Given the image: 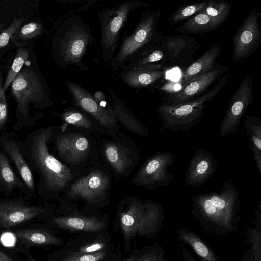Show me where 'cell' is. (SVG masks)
Segmentation results:
<instances>
[{"label": "cell", "mask_w": 261, "mask_h": 261, "mask_svg": "<svg viewBox=\"0 0 261 261\" xmlns=\"http://www.w3.org/2000/svg\"><path fill=\"white\" fill-rule=\"evenodd\" d=\"M61 118L67 124L85 129H92L93 123L84 113L73 109H68L60 114Z\"/></svg>", "instance_id": "74e56055"}, {"label": "cell", "mask_w": 261, "mask_h": 261, "mask_svg": "<svg viewBox=\"0 0 261 261\" xmlns=\"http://www.w3.org/2000/svg\"><path fill=\"white\" fill-rule=\"evenodd\" d=\"M33 45L34 44L32 43L19 46L16 55L4 83L3 90L4 91L10 86L13 80L33 53V49L34 48L33 47Z\"/></svg>", "instance_id": "d6a6232c"}, {"label": "cell", "mask_w": 261, "mask_h": 261, "mask_svg": "<svg viewBox=\"0 0 261 261\" xmlns=\"http://www.w3.org/2000/svg\"><path fill=\"white\" fill-rule=\"evenodd\" d=\"M58 254L57 261H119L121 258L117 248L97 253L63 248Z\"/></svg>", "instance_id": "d4e9b609"}, {"label": "cell", "mask_w": 261, "mask_h": 261, "mask_svg": "<svg viewBox=\"0 0 261 261\" xmlns=\"http://www.w3.org/2000/svg\"><path fill=\"white\" fill-rule=\"evenodd\" d=\"M229 74L221 77L212 88L194 99L176 105L161 104L156 112L164 127L174 133L188 130L201 120L214 97L225 86Z\"/></svg>", "instance_id": "277c9868"}, {"label": "cell", "mask_w": 261, "mask_h": 261, "mask_svg": "<svg viewBox=\"0 0 261 261\" xmlns=\"http://www.w3.org/2000/svg\"><path fill=\"white\" fill-rule=\"evenodd\" d=\"M109 185V177L102 171L95 170L73 182L67 194L69 198L95 203L104 197Z\"/></svg>", "instance_id": "5bb4252c"}, {"label": "cell", "mask_w": 261, "mask_h": 261, "mask_svg": "<svg viewBox=\"0 0 261 261\" xmlns=\"http://www.w3.org/2000/svg\"><path fill=\"white\" fill-rule=\"evenodd\" d=\"M166 64L169 60L160 42L144 50L129 61L124 68L156 63Z\"/></svg>", "instance_id": "f546056e"}, {"label": "cell", "mask_w": 261, "mask_h": 261, "mask_svg": "<svg viewBox=\"0 0 261 261\" xmlns=\"http://www.w3.org/2000/svg\"><path fill=\"white\" fill-rule=\"evenodd\" d=\"M16 190L20 191L24 199L33 198L21 178L14 171L0 142V193L9 195Z\"/></svg>", "instance_id": "44dd1931"}, {"label": "cell", "mask_w": 261, "mask_h": 261, "mask_svg": "<svg viewBox=\"0 0 261 261\" xmlns=\"http://www.w3.org/2000/svg\"><path fill=\"white\" fill-rule=\"evenodd\" d=\"M206 3V2L202 1L181 7L170 16L167 21L168 24L173 25L189 17H192L203 9Z\"/></svg>", "instance_id": "d590c367"}, {"label": "cell", "mask_w": 261, "mask_h": 261, "mask_svg": "<svg viewBox=\"0 0 261 261\" xmlns=\"http://www.w3.org/2000/svg\"><path fill=\"white\" fill-rule=\"evenodd\" d=\"M163 63H154L132 67H125L119 77L128 86L142 89L153 85L165 75Z\"/></svg>", "instance_id": "ffe728a7"}, {"label": "cell", "mask_w": 261, "mask_h": 261, "mask_svg": "<svg viewBox=\"0 0 261 261\" xmlns=\"http://www.w3.org/2000/svg\"><path fill=\"white\" fill-rule=\"evenodd\" d=\"M221 51L219 44L211 45L199 58L185 70L180 80L181 87L194 78L214 69L217 66L216 60Z\"/></svg>", "instance_id": "cb8c5ba5"}, {"label": "cell", "mask_w": 261, "mask_h": 261, "mask_svg": "<svg viewBox=\"0 0 261 261\" xmlns=\"http://www.w3.org/2000/svg\"><path fill=\"white\" fill-rule=\"evenodd\" d=\"M9 4L0 6V57L6 51L16 46L14 38L23 24L31 21L34 4Z\"/></svg>", "instance_id": "30bf717a"}, {"label": "cell", "mask_w": 261, "mask_h": 261, "mask_svg": "<svg viewBox=\"0 0 261 261\" xmlns=\"http://www.w3.org/2000/svg\"><path fill=\"white\" fill-rule=\"evenodd\" d=\"M54 41L55 57L62 66H83L82 59L92 41L89 27L81 18L65 21Z\"/></svg>", "instance_id": "8992f818"}, {"label": "cell", "mask_w": 261, "mask_h": 261, "mask_svg": "<svg viewBox=\"0 0 261 261\" xmlns=\"http://www.w3.org/2000/svg\"><path fill=\"white\" fill-rule=\"evenodd\" d=\"M124 261H166L161 249L150 248L137 252Z\"/></svg>", "instance_id": "f35d334b"}, {"label": "cell", "mask_w": 261, "mask_h": 261, "mask_svg": "<svg viewBox=\"0 0 261 261\" xmlns=\"http://www.w3.org/2000/svg\"><path fill=\"white\" fill-rule=\"evenodd\" d=\"M1 241L5 245L11 246L15 243V238L12 233H6L2 236Z\"/></svg>", "instance_id": "60d3db41"}, {"label": "cell", "mask_w": 261, "mask_h": 261, "mask_svg": "<svg viewBox=\"0 0 261 261\" xmlns=\"http://www.w3.org/2000/svg\"><path fill=\"white\" fill-rule=\"evenodd\" d=\"M253 102V84L247 76L233 93L220 127L219 135L226 137L238 130L248 107Z\"/></svg>", "instance_id": "7c38bea8"}, {"label": "cell", "mask_w": 261, "mask_h": 261, "mask_svg": "<svg viewBox=\"0 0 261 261\" xmlns=\"http://www.w3.org/2000/svg\"><path fill=\"white\" fill-rule=\"evenodd\" d=\"M3 86L4 83H3L2 68L0 65V97L2 93L5 92V91L3 90Z\"/></svg>", "instance_id": "bcb514c9"}, {"label": "cell", "mask_w": 261, "mask_h": 261, "mask_svg": "<svg viewBox=\"0 0 261 261\" xmlns=\"http://www.w3.org/2000/svg\"><path fill=\"white\" fill-rule=\"evenodd\" d=\"M103 154L109 164L119 174H124L132 165L129 153L116 143H106L103 148Z\"/></svg>", "instance_id": "484cf974"}, {"label": "cell", "mask_w": 261, "mask_h": 261, "mask_svg": "<svg viewBox=\"0 0 261 261\" xmlns=\"http://www.w3.org/2000/svg\"><path fill=\"white\" fill-rule=\"evenodd\" d=\"M47 208L26 205L20 199L0 200V224L8 228L46 213Z\"/></svg>", "instance_id": "ac0fdd59"}, {"label": "cell", "mask_w": 261, "mask_h": 261, "mask_svg": "<svg viewBox=\"0 0 261 261\" xmlns=\"http://www.w3.org/2000/svg\"><path fill=\"white\" fill-rule=\"evenodd\" d=\"M191 200V213L206 231L218 234L237 231L240 196L232 179L225 181L220 193L194 195Z\"/></svg>", "instance_id": "7a4b0ae2"}, {"label": "cell", "mask_w": 261, "mask_h": 261, "mask_svg": "<svg viewBox=\"0 0 261 261\" xmlns=\"http://www.w3.org/2000/svg\"><path fill=\"white\" fill-rule=\"evenodd\" d=\"M16 235L25 242L38 245H59L62 240L44 231L24 230L16 232Z\"/></svg>", "instance_id": "836d02e7"}, {"label": "cell", "mask_w": 261, "mask_h": 261, "mask_svg": "<svg viewBox=\"0 0 261 261\" xmlns=\"http://www.w3.org/2000/svg\"><path fill=\"white\" fill-rule=\"evenodd\" d=\"M0 261H15L4 252L0 251Z\"/></svg>", "instance_id": "f6af8a7d"}, {"label": "cell", "mask_w": 261, "mask_h": 261, "mask_svg": "<svg viewBox=\"0 0 261 261\" xmlns=\"http://www.w3.org/2000/svg\"><path fill=\"white\" fill-rule=\"evenodd\" d=\"M161 8L144 12L133 32L124 37L116 55L110 62L113 69H123L134 57L162 39L160 27Z\"/></svg>", "instance_id": "5b68a950"}, {"label": "cell", "mask_w": 261, "mask_h": 261, "mask_svg": "<svg viewBox=\"0 0 261 261\" xmlns=\"http://www.w3.org/2000/svg\"><path fill=\"white\" fill-rule=\"evenodd\" d=\"M1 224H0V227H1Z\"/></svg>", "instance_id": "7dc6e473"}, {"label": "cell", "mask_w": 261, "mask_h": 261, "mask_svg": "<svg viewBox=\"0 0 261 261\" xmlns=\"http://www.w3.org/2000/svg\"><path fill=\"white\" fill-rule=\"evenodd\" d=\"M8 118V108L5 92L0 97V134Z\"/></svg>", "instance_id": "ab89813d"}, {"label": "cell", "mask_w": 261, "mask_h": 261, "mask_svg": "<svg viewBox=\"0 0 261 261\" xmlns=\"http://www.w3.org/2000/svg\"><path fill=\"white\" fill-rule=\"evenodd\" d=\"M53 221L61 228L81 232L104 231L106 226V222L96 216L76 213L55 217Z\"/></svg>", "instance_id": "7402d4cb"}, {"label": "cell", "mask_w": 261, "mask_h": 261, "mask_svg": "<svg viewBox=\"0 0 261 261\" xmlns=\"http://www.w3.org/2000/svg\"><path fill=\"white\" fill-rule=\"evenodd\" d=\"M163 217L162 207L150 200L142 202L133 199L119 212L120 227L126 240L137 234L147 236L155 232Z\"/></svg>", "instance_id": "52a82bcc"}, {"label": "cell", "mask_w": 261, "mask_h": 261, "mask_svg": "<svg viewBox=\"0 0 261 261\" xmlns=\"http://www.w3.org/2000/svg\"><path fill=\"white\" fill-rule=\"evenodd\" d=\"M65 84L76 106L91 115L106 128L114 130L116 128L118 119L112 107L106 109L99 105L94 97L78 84L69 81Z\"/></svg>", "instance_id": "4fadbf2b"}, {"label": "cell", "mask_w": 261, "mask_h": 261, "mask_svg": "<svg viewBox=\"0 0 261 261\" xmlns=\"http://www.w3.org/2000/svg\"><path fill=\"white\" fill-rule=\"evenodd\" d=\"M53 141L59 155L66 162L77 164L85 160L90 152L89 140L77 133L58 135L56 132Z\"/></svg>", "instance_id": "e0dca14e"}, {"label": "cell", "mask_w": 261, "mask_h": 261, "mask_svg": "<svg viewBox=\"0 0 261 261\" xmlns=\"http://www.w3.org/2000/svg\"><path fill=\"white\" fill-rule=\"evenodd\" d=\"M52 126L29 132L20 145L32 171L39 176L36 192L43 198H55L73 179L74 175L49 151L48 144L56 132Z\"/></svg>", "instance_id": "6da1fadb"}, {"label": "cell", "mask_w": 261, "mask_h": 261, "mask_svg": "<svg viewBox=\"0 0 261 261\" xmlns=\"http://www.w3.org/2000/svg\"><path fill=\"white\" fill-rule=\"evenodd\" d=\"M182 255L184 261H196L185 248L182 249Z\"/></svg>", "instance_id": "ee69618b"}, {"label": "cell", "mask_w": 261, "mask_h": 261, "mask_svg": "<svg viewBox=\"0 0 261 261\" xmlns=\"http://www.w3.org/2000/svg\"><path fill=\"white\" fill-rule=\"evenodd\" d=\"M160 44L168 56L169 63L180 64L190 57L197 45L196 40L186 35L163 37Z\"/></svg>", "instance_id": "603a6c76"}, {"label": "cell", "mask_w": 261, "mask_h": 261, "mask_svg": "<svg viewBox=\"0 0 261 261\" xmlns=\"http://www.w3.org/2000/svg\"><path fill=\"white\" fill-rule=\"evenodd\" d=\"M142 6L147 5L138 1H127L98 13L101 28L102 52L105 62L109 63L114 57L120 32L130 12Z\"/></svg>", "instance_id": "ba28073f"}, {"label": "cell", "mask_w": 261, "mask_h": 261, "mask_svg": "<svg viewBox=\"0 0 261 261\" xmlns=\"http://www.w3.org/2000/svg\"><path fill=\"white\" fill-rule=\"evenodd\" d=\"M94 98L96 102L100 106L109 109L110 108H106L107 102L105 100V96L103 92L100 91H96L94 95Z\"/></svg>", "instance_id": "b9f144b4"}, {"label": "cell", "mask_w": 261, "mask_h": 261, "mask_svg": "<svg viewBox=\"0 0 261 261\" xmlns=\"http://www.w3.org/2000/svg\"><path fill=\"white\" fill-rule=\"evenodd\" d=\"M223 21L199 12L191 17L177 29L182 34H199L211 31L219 27Z\"/></svg>", "instance_id": "83f0119b"}, {"label": "cell", "mask_w": 261, "mask_h": 261, "mask_svg": "<svg viewBox=\"0 0 261 261\" xmlns=\"http://www.w3.org/2000/svg\"><path fill=\"white\" fill-rule=\"evenodd\" d=\"M176 234L180 241L191 247L201 261H220L213 251L194 232L181 228Z\"/></svg>", "instance_id": "4316f807"}, {"label": "cell", "mask_w": 261, "mask_h": 261, "mask_svg": "<svg viewBox=\"0 0 261 261\" xmlns=\"http://www.w3.org/2000/svg\"><path fill=\"white\" fill-rule=\"evenodd\" d=\"M241 261H260L253 254L251 249L248 250L243 256Z\"/></svg>", "instance_id": "7bdbcfd3"}, {"label": "cell", "mask_w": 261, "mask_h": 261, "mask_svg": "<svg viewBox=\"0 0 261 261\" xmlns=\"http://www.w3.org/2000/svg\"><path fill=\"white\" fill-rule=\"evenodd\" d=\"M245 126L250 138L249 146L261 175V120L255 116H246Z\"/></svg>", "instance_id": "f1b7e54d"}, {"label": "cell", "mask_w": 261, "mask_h": 261, "mask_svg": "<svg viewBox=\"0 0 261 261\" xmlns=\"http://www.w3.org/2000/svg\"><path fill=\"white\" fill-rule=\"evenodd\" d=\"M0 142L9 159L15 166L19 177L35 197L36 185L33 171L22 151L21 141L11 133L3 132L0 134Z\"/></svg>", "instance_id": "2e32d148"}, {"label": "cell", "mask_w": 261, "mask_h": 261, "mask_svg": "<svg viewBox=\"0 0 261 261\" xmlns=\"http://www.w3.org/2000/svg\"><path fill=\"white\" fill-rule=\"evenodd\" d=\"M229 70V67L217 65L213 70L191 80L181 87L180 90L168 96L162 104L176 105L195 99L206 92L208 88L220 76Z\"/></svg>", "instance_id": "9a60e30c"}, {"label": "cell", "mask_w": 261, "mask_h": 261, "mask_svg": "<svg viewBox=\"0 0 261 261\" xmlns=\"http://www.w3.org/2000/svg\"><path fill=\"white\" fill-rule=\"evenodd\" d=\"M177 159L172 152H158L148 158L136 173L134 184L148 190H154L168 185L173 176L168 171Z\"/></svg>", "instance_id": "9c48e42d"}, {"label": "cell", "mask_w": 261, "mask_h": 261, "mask_svg": "<svg viewBox=\"0 0 261 261\" xmlns=\"http://www.w3.org/2000/svg\"><path fill=\"white\" fill-rule=\"evenodd\" d=\"M255 213L257 216L255 226L247 229V242L251 244L250 249L256 258L261 261V214L257 210H255Z\"/></svg>", "instance_id": "8d00e7d4"}, {"label": "cell", "mask_w": 261, "mask_h": 261, "mask_svg": "<svg viewBox=\"0 0 261 261\" xmlns=\"http://www.w3.org/2000/svg\"><path fill=\"white\" fill-rule=\"evenodd\" d=\"M33 53L11 84L12 94L16 104V120L13 129H21L35 125L38 121L31 113L34 110H43L50 105L48 87L33 60Z\"/></svg>", "instance_id": "3957f363"}, {"label": "cell", "mask_w": 261, "mask_h": 261, "mask_svg": "<svg viewBox=\"0 0 261 261\" xmlns=\"http://www.w3.org/2000/svg\"><path fill=\"white\" fill-rule=\"evenodd\" d=\"M217 167V162L206 150L198 149L193 155L186 172L188 187H199L212 177Z\"/></svg>", "instance_id": "d6986e66"}, {"label": "cell", "mask_w": 261, "mask_h": 261, "mask_svg": "<svg viewBox=\"0 0 261 261\" xmlns=\"http://www.w3.org/2000/svg\"><path fill=\"white\" fill-rule=\"evenodd\" d=\"M45 32V27L40 21H31L20 27L16 33L14 41L18 46L33 43L35 40Z\"/></svg>", "instance_id": "1f68e13d"}, {"label": "cell", "mask_w": 261, "mask_h": 261, "mask_svg": "<svg viewBox=\"0 0 261 261\" xmlns=\"http://www.w3.org/2000/svg\"><path fill=\"white\" fill-rule=\"evenodd\" d=\"M231 9V4L228 1H210L200 12L224 22L230 15Z\"/></svg>", "instance_id": "e575fe53"}, {"label": "cell", "mask_w": 261, "mask_h": 261, "mask_svg": "<svg viewBox=\"0 0 261 261\" xmlns=\"http://www.w3.org/2000/svg\"><path fill=\"white\" fill-rule=\"evenodd\" d=\"M107 88L113 100V109L114 111L117 119H119L121 120L126 126L128 127L129 129L135 132L136 133H137L136 130L133 124L139 129L142 136H148L149 133L146 128L143 124L138 122L136 119H134L132 115L122 101L119 99L111 89L108 87Z\"/></svg>", "instance_id": "4dcf8cb0"}, {"label": "cell", "mask_w": 261, "mask_h": 261, "mask_svg": "<svg viewBox=\"0 0 261 261\" xmlns=\"http://www.w3.org/2000/svg\"><path fill=\"white\" fill-rule=\"evenodd\" d=\"M261 13L254 8L236 30L233 39L232 60L234 62L247 58L261 44Z\"/></svg>", "instance_id": "8fae6325"}]
</instances>
